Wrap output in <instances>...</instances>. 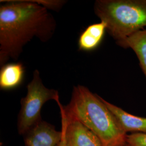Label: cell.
Returning a JSON list of instances; mask_svg holds the SVG:
<instances>
[{
  "label": "cell",
  "mask_w": 146,
  "mask_h": 146,
  "mask_svg": "<svg viewBox=\"0 0 146 146\" xmlns=\"http://www.w3.org/2000/svg\"><path fill=\"white\" fill-rule=\"evenodd\" d=\"M119 46L131 48L135 52L146 78V29L132 34Z\"/></svg>",
  "instance_id": "obj_10"
},
{
  "label": "cell",
  "mask_w": 146,
  "mask_h": 146,
  "mask_svg": "<svg viewBox=\"0 0 146 146\" xmlns=\"http://www.w3.org/2000/svg\"><path fill=\"white\" fill-rule=\"evenodd\" d=\"M35 2L42 5L48 10L50 9L55 11H59L67 1L62 0H33Z\"/></svg>",
  "instance_id": "obj_12"
},
{
  "label": "cell",
  "mask_w": 146,
  "mask_h": 146,
  "mask_svg": "<svg viewBox=\"0 0 146 146\" xmlns=\"http://www.w3.org/2000/svg\"><path fill=\"white\" fill-rule=\"evenodd\" d=\"M27 89L26 96L21 100V110L17 120V130L22 135L42 121L41 112L44 104L49 100H55L56 102L60 101L58 90L44 86L37 69L34 70Z\"/></svg>",
  "instance_id": "obj_4"
},
{
  "label": "cell",
  "mask_w": 146,
  "mask_h": 146,
  "mask_svg": "<svg viewBox=\"0 0 146 146\" xmlns=\"http://www.w3.org/2000/svg\"><path fill=\"white\" fill-rule=\"evenodd\" d=\"M127 143L130 146H146V133H133L127 135Z\"/></svg>",
  "instance_id": "obj_11"
},
{
  "label": "cell",
  "mask_w": 146,
  "mask_h": 146,
  "mask_svg": "<svg viewBox=\"0 0 146 146\" xmlns=\"http://www.w3.org/2000/svg\"><path fill=\"white\" fill-rule=\"evenodd\" d=\"M94 11L118 45L146 29V0H97Z\"/></svg>",
  "instance_id": "obj_3"
},
{
  "label": "cell",
  "mask_w": 146,
  "mask_h": 146,
  "mask_svg": "<svg viewBox=\"0 0 146 146\" xmlns=\"http://www.w3.org/2000/svg\"><path fill=\"white\" fill-rule=\"evenodd\" d=\"M61 115L67 121H78L98 136L102 146H125L127 134L98 94L86 87H73L67 105L57 102Z\"/></svg>",
  "instance_id": "obj_2"
},
{
  "label": "cell",
  "mask_w": 146,
  "mask_h": 146,
  "mask_svg": "<svg viewBox=\"0 0 146 146\" xmlns=\"http://www.w3.org/2000/svg\"><path fill=\"white\" fill-rule=\"evenodd\" d=\"M25 69L20 62L5 64L0 70V88L11 90L21 84L24 78Z\"/></svg>",
  "instance_id": "obj_9"
},
{
  "label": "cell",
  "mask_w": 146,
  "mask_h": 146,
  "mask_svg": "<svg viewBox=\"0 0 146 146\" xmlns=\"http://www.w3.org/2000/svg\"><path fill=\"white\" fill-rule=\"evenodd\" d=\"M25 146H57L62 139V131L43 121L23 135Z\"/></svg>",
  "instance_id": "obj_5"
},
{
  "label": "cell",
  "mask_w": 146,
  "mask_h": 146,
  "mask_svg": "<svg viewBox=\"0 0 146 146\" xmlns=\"http://www.w3.org/2000/svg\"><path fill=\"white\" fill-rule=\"evenodd\" d=\"M61 116L65 125L66 146H102L98 136L82 123Z\"/></svg>",
  "instance_id": "obj_6"
},
{
  "label": "cell",
  "mask_w": 146,
  "mask_h": 146,
  "mask_svg": "<svg viewBox=\"0 0 146 146\" xmlns=\"http://www.w3.org/2000/svg\"><path fill=\"white\" fill-rule=\"evenodd\" d=\"M61 125H62V129L61 131L62 132V139L60 143L58 144L57 146H66V140H65V125L64 123L61 121Z\"/></svg>",
  "instance_id": "obj_13"
},
{
  "label": "cell",
  "mask_w": 146,
  "mask_h": 146,
  "mask_svg": "<svg viewBox=\"0 0 146 146\" xmlns=\"http://www.w3.org/2000/svg\"><path fill=\"white\" fill-rule=\"evenodd\" d=\"M106 30V25L102 21L89 26L79 37V49L83 51L95 49L102 41Z\"/></svg>",
  "instance_id": "obj_8"
},
{
  "label": "cell",
  "mask_w": 146,
  "mask_h": 146,
  "mask_svg": "<svg viewBox=\"0 0 146 146\" xmlns=\"http://www.w3.org/2000/svg\"><path fill=\"white\" fill-rule=\"evenodd\" d=\"M101 99L114 115L123 130L128 132L146 133V117L131 114L120 107L104 99Z\"/></svg>",
  "instance_id": "obj_7"
},
{
  "label": "cell",
  "mask_w": 146,
  "mask_h": 146,
  "mask_svg": "<svg viewBox=\"0 0 146 146\" xmlns=\"http://www.w3.org/2000/svg\"><path fill=\"white\" fill-rule=\"evenodd\" d=\"M0 66L17 60L34 37L46 42L53 36L56 21L48 9L34 1H1Z\"/></svg>",
  "instance_id": "obj_1"
},
{
  "label": "cell",
  "mask_w": 146,
  "mask_h": 146,
  "mask_svg": "<svg viewBox=\"0 0 146 146\" xmlns=\"http://www.w3.org/2000/svg\"><path fill=\"white\" fill-rule=\"evenodd\" d=\"M125 146H129V145H128V144H127V145H125Z\"/></svg>",
  "instance_id": "obj_14"
}]
</instances>
